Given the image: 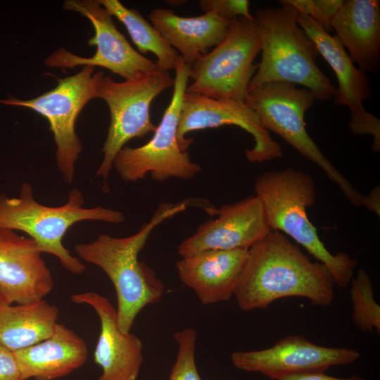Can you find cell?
<instances>
[{
  "instance_id": "cell-14",
  "label": "cell",
  "mask_w": 380,
  "mask_h": 380,
  "mask_svg": "<svg viewBox=\"0 0 380 380\" xmlns=\"http://www.w3.org/2000/svg\"><path fill=\"white\" fill-rule=\"evenodd\" d=\"M360 355L353 348L319 346L303 336L291 335L267 348L234 352L231 362L239 370L278 380L294 374L325 372L333 366L351 364Z\"/></svg>"
},
{
  "instance_id": "cell-21",
  "label": "cell",
  "mask_w": 380,
  "mask_h": 380,
  "mask_svg": "<svg viewBox=\"0 0 380 380\" xmlns=\"http://www.w3.org/2000/svg\"><path fill=\"white\" fill-rule=\"evenodd\" d=\"M148 18L189 68L224 39L230 23L213 11L196 17H182L164 8L153 9Z\"/></svg>"
},
{
  "instance_id": "cell-15",
  "label": "cell",
  "mask_w": 380,
  "mask_h": 380,
  "mask_svg": "<svg viewBox=\"0 0 380 380\" xmlns=\"http://www.w3.org/2000/svg\"><path fill=\"white\" fill-rule=\"evenodd\" d=\"M207 210L217 217L201 224L179 244L178 253L182 258L205 251L248 250L272 230L263 204L255 195Z\"/></svg>"
},
{
  "instance_id": "cell-29",
  "label": "cell",
  "mask_w": 380,
  "mask_h": 380,
  "mask_svg": "<svg viewBox=\"0 0 380 380\" xmlns=\"http://www.w3.org/2000/svg\"><path fill=\"white\" fill-rule=\"evenodd\" d=\"M278 380H365L359 375L339 378L326 374L324 372L294 374L281 377Z\"/></svg>"
},
{
  "instance_id": "cell-2",
  "label": "cell",
  "mask_w": 380,
  "mask_h": 380,
  "mask_svg": "<svg viewBox=\"0 0 380 380\" xmlns=\"http://www.w3.org/2000/svg\"><path fill=\"white\" fill-rule=\"evenodd\" d=\"M186 207V201L163 203L133 235L118 238L101 234L91 242L75 246L82 260L100 267L112 281L117 296L118 324L122 332H130L139 313L146 306L158 303L164 293L163 282L146 263L139 261V253L157 226Z\"/></svg>"
},
{
  "instance_id": "cell-30",
  "label": "cell",
  "mask_w": 380,
  "mask_h": 380,
  "mask_svg": "<svg viewBox=\"0 0 380 380\" xmlns=\"http://www.w3.org/2000/svg\"><path fill=\"white\" fill-rule=\"evenodd\" d=\"M362 205H364L370 212L380 216L379 184L372 189L366 196L363 197Z\"/></svg>"
},
{
  "instance_id": "cell-3",
  "label": "cell",
  "mask_w": 380,
  "mask_h": 380,
  "mask_svg": "<svg viewBox=\"0 0 380 380\" xmlns=\"http://www.w3.org/2000/svg\"><path fill=\"white\" fill-rule=\"evenodd\" d=\"M277 8H258L255 13L260 40L261 60L248 89L270 82L300 84L325 101L336 92L331 80L318 68L312 39L297 22L298 11L285 0Z\"/></svg>"
},
{
  "instance_id": "cell-5",
  "label": "cell",
  "mask_w": 380,
  "mask_h": 380,
  "mask_svg": "<svg viewBox=\"0 0 380 380\" xmlns=\"http://www.w3.org/2000/svg\"><path fill=\"white\" fill-rule=\"evenodd\" d=\"M82 192L72 189L67 202L58 207L42 205L35 201L30 184H22L18 197L0 195V227L22 231L29 235L43 253L56 256L69 272L80 274L85 265L70 254L62 243L63 237L71 226L84 220L103 221L120 224L125 222L119 210L97 206L84 208Z\"/></svg>"
},
{
  "instance_id": "cell-23",
  "label": "cell",
  "mask_w": 380,
  "mask_h": 380,
  "mask_svg": "<svg viewBox=\"0 0 380 380\" xmlns=\"http://www.w3.org/2000/svg\"><path fill=\"white\" fill-rule=\"evenodd\" d=\"M98 1L125 25L139 53L151 52L156 56L161 70H175L179 54L137 10L125 7L118 0Z\"/></svg>"
},
{
  "instance_id": "cell-27",
  "label": "cell",
  "mask_w": 380,
  "mask_h": 380,
  "mask_svg": "<svg viewBox=\"0 0 380 380\" xmlns=\"http://www.w3.org/2000/svg\"><path fill=\"white\" fill-rule=\"evenodd\" d=\"M203 13L213 11L221 18L231 22L239 18H253L247 0H202L199 1Z\"/></svg>"
},
{
  "instance_id": "cell-1",
  "label": "cell",
  "mask_w": 380,
  "mask_h": 380,
  "mask_svg": "<svg viewBox=\"0 0 380 380\" xmlns=\"http://www.w3.org/2000/svg\"><path fill=\"white\" fill-rule=\"evenodd\" d=\"M334 285L325 265L312 262L286 235L272 230L248 249L234 296L243 311L265 309L288 297L327 307L334 301Z\"/></svg>"
},
{
  "instance_id": "cell-17",
  "label": "cell",
  "mask_w": 380,
  "mask_h": 380,
  "mask_svg": "<svg viewBox=\"0 0 380 380\" xmlns=\"http://www.w3.org/2000/svg\"><path fill=\"white\" fill-rule=\"evenodd\" d=\"M70 299L76 304L90 305L100 320L94 353L95 363L102 369L97 380H137L143 362L142 342L135 334L120 329L114 305L94 291L76 293Z\"/></svg>"
},
{
  "instance_id": "cell-12",
  "label": "cell",
  "mask_w": 380,
  "mask_h": 380,
  "mask_svg": "<svg viewBox=\"0 0 380 380\" xmlns=\"http://www.w3.org/2000/svg\"><path fill=\"white\" fill-rule=\"evenodd\" d=\"M236 125L248 132L254 139L245 156L251 163H262L283 156L281 145L274 140L260 123L256 113L244 101L217 100L185 91L182 103L177 137L182 151L192 144L189 132L222 125Z\"/></svg>"
},
{
  "instance_id": "cell-25",
  "label": "cell",
  "mask_w": 380,
  "mask_h": 380,
  "mask_svg": "<svg viewBox=\"0 0 380 380\" xmlns=\"http://www.w3.org/2000/svg\"><path fill=\"white\" fill-rule=\"evenodd\" d=\"M197 336V331L189 327L174 334L177 353L169 380H201L195 360Z\"/></svg>"
},
{
  "instance_id": "cell-16",
  "label": "cell",
  "mask_w": 380,
  "mask_h": 380,
  "mask_svg": "<svg viewBox=\"0 0 380 380\" xmlns=\"http://www.w3.org/2000/svg\"><path fill=\"white\" fill-rule=\"evenodd\" d=\"M42 254L32 238L0 227V303L27 304L51 293L54 281Z\"/></svg>"
},
{
  "instance_id": "cell-4",
  "label": "cell",
  "mask_w": 380,
  "mask_h": 380,
  "mask_svg": "<svg viewBox=\"0 0 380 380\" xmlns=\"http://www.w3.org/2000/svg\"><path fill=\"white\" fill-rule=\"evenodd\" d=\"M253 189L272 229L295 240L328 267L336 285L347 287L354 277L357 260L343 252L331 253L310 221L306 208L314 206L317 200L312 177L291 167L270 170L257 178Z\"/></svg>"
},
{
  "instance_id": "cell-7",
  "label": "cell",
  "mask_w": 380,
  "mask_h": 380,
  "mask_svg": "<svg viewBox=\"0 0 380 380\" xmlns=\"http://www.w3.org/2000/svg\"><path fill=\"white\" fill-rule=\"evenodd\" d=\"M260 51L258 26L253 18L231 21L224 39L189 68L193 82L186 91L217 100L244 101Z\"/></svg>"
},
{
  "instance_id": "cell-22",
  "label": "cell",
  "mask_w": 380,
  "mask_h": 380,
  "mask_svg": "<svg viewBox=\"0 0 380 380\" xmlns=\"http://www.w3.org/2000/svg\"><path fill=\"white\" fill-rule=\"evenodd\" d=\"M59 309L45 300L15 305L0 303V345L15 351L48 338Z\"/></svg>"
},
{
  "instance_id": "cell-13",
  "label": "cell",
  "mask_w": 380,
  "mask_h": 380,
  "mask_svg": "<svg viewBox=\"0 0 380 380\" xmlns=\"http://www.w3.org/2000/svg\"><path fill=\"white\" fill-rule=\"evenodd\" d=\"M297 22L335 72L338 88L334 102L349 108L350 131L357 135H372V150L379 152L380 120L363 106V101L372 96L368 75L355 65L337 38L327 32L312 18L298 12Z\"/></svg>"
},
{
  "instance_id": "cell-24",
  "label": "cell",
  "mask_w": 380,
  "mask_h": 380,
  "mask_svg": "<svg viewBox=\"0 0 380 380\" xmlns=\"http://www.w3.org/2000/svg\"><path fill=\"white\" fill-rule=\"evenodd\" d=\"M350 294L353 303L352 319L362 332L380 334V306L374 297L372 281L363 269L357 270L350 281Z\"/></svg>"
},
{
  "instance_id": "cell-18",
  "label": "cell",
  "mask_w": 380,
  "mask_h": 380,
  "mask_svg": "<svg viewBox=\"0 0 380 380\" xmlns=\"http://www.w3.org/2000/svg\"><path fill=\"white\" fill-rule=\"evenodd\" d=\"M247 249L211 250L183 257L176 263L180 280L203 305L229 300L247 257Z\"/></svg>"
},
{
  "instance_id": "cell-19",
  "label": "cell",
  "mask_w": 380,
  "mask_h": 380,
  "mask_svg": "<svg viewBox=\"0 0 380 380\" xmlns=\"http://www.w3.org/2000/svg\"><path fill=\"white\" fill-rule=\"evenodd\" d=\"M13 353L21 380H55L63 377L83 366L88 357L84 339L58 323L48 338Z\"/></svg>"
},
{
  "instance_id": "cell-6",
  "label": "cell",
  "mask_w": 380,
  "mask_h": 380,
  "mask_svg": "<svg viewBox=\"0 0 380 380\" xmlns=\"http://www.w3.org/2000/svg\"><path fill=\"white\" fill-rule=\"evenodd\" d=\"M315 100L316 96L306 88L287 82H270L248 90L244 102L265 129L281 137L316 164L351 204L361 206L364 196L327 158L306 130L305 114Z\"/></svg>"
},
{
  "instance_id": "cell-9",
  "label": "cell",
  "mask_w": 380,
  "mask_h": 380,
  "mask_svg": "<svg viewBox=\"0 0 380 380\" xmlns=\"http://www.w3.org/2000/svg\"><path fill=\"white\" fill-rule=\"evenodd\" d=\"M173 94L153 137L137 148L123 146L113 159L114 167L125 182H137L148 174L159 182L175 178L188 180L201 170L178 144L177 129L189 67L179 56L175 69Z\"/></svg>"
},
{
  "instance_id": "cell-8",
  "label": "cell",
  "mask_w": 380,
  "mask_h": 380,
  "mask_svg": "<svg viewBox=\"0 0 380 380\" xmlns=\"http://www.w3.org/2000/svg\"><path fill=\"white\" fill-rule=\"evenodd\" d=\"M174 85L169 71L160 70L137 79L118 82L99 72L96 87L98 98L104 100L110 110V122L101 152L102 162L96 177L103 179L104 191L118 152L132 139L143 137L156 127L151 120L153 100Z\"/></svg>"
},
{
  "instance_id": "cell-11",
  "label": "cell",
  "mask_w": 380,
  "mask_h": 380,
  "mask_svg": "<svg viewBox=\"0 0 380 380\" xmlns=\"http://www.w3.org/2000/svg\"><path fill=\"white\" fill-rule=\"evenodd\" d=\"M63 8L77 12L89 20L94 34L88 44L96 46V51L93 56L85 58L60 48L45 59L47 66L62 68L99 66L125 80L161 70L156 61L146 58L132 48L117 29L112 15L98 0H68L63 3Z\"/></svg>"
},
{
  "instance_id": "cell-20",
  "label": "cell",
  "mask_w": 380,
  "mask_h": 380,
  "mask_svg": "<svg viewBox=\"0 0 380 380\" xmlns=\"http://www.w3.org/2000/svg\"><path fill=\"white\" fill-rule=\"evenodd\" d=\"M331 27L351 61L367 72L380 63V1L346 0L331 21Z\"/></svg>"
},
{
  "instance_id": "cell-26",
  "label": "cell",
  "mask_w": 380,
  "mask_h": 380,
  "mask_svg": "<svg viewBox=\"0 0 380 380\" xmlns=\"http://www.w3.org/2000/svg\"><path fill=\"white\" fill-rule=\"evenodd\" d=\"M302 14L312 18L327 32L332 30L331 21L343 4V0H285Z\"/></svg>"
},
{
  "instance_id": "cell-28",
  "label": "cell",
  "mask_w": 380,
  "mask_h": 380,
  "mask_svg": "<svg viewBox=\"0 0 380 380\" xmlns=\"http://www.w3.org/2000/svg\"><path fill=\"white\" fill-rule=\"evenodd\" d=\"M0 380H21L13 351L0 345Z\"/></svg>"
},
{
  "instance_id": "cell-10",
  "label": "cell",
  "mask_w": 380,
  "mask_h": 380,
  "mask_svg": "<svg viewBox=\"0 0 380 380\" xmlns=\"http://www.w3.org/2000/svg\"><path fill=\"white\" fill-rule=\"evenodd\" d=\"M94 67L84 66L77 74L58 79L53 89L40 96L21 100L9 96L1 103L28 108L49 121L56 145V158L64 181L71 184L75 164L82 151V142L75 131L78 115L91 99L98 98L96 82L99 72Z\"/></svg>"
}]
</instances>
